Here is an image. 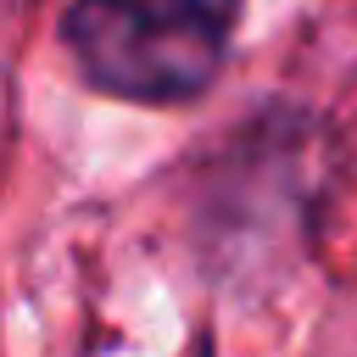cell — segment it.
Wrapping results in <instances>:
<instances>
[{"label":"cell","mask_w":357,"mask_h":357,"mask_svg":"<svg viewBox=\"0 0 357 357\" xmlns=\"http://www.w3.org/2000/svg\"><path fill=\"white\" fill-rule=\"evenodd\" d=\"M245 0H73L61 45L78 78L112 100L184 106L229 61Z\"/></svg>","instance_id":"cell-1"}]
</instances>
